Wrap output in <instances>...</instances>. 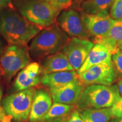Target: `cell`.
<instances>
[{"mask_svg": "<svg viewBox=\"0 0 122 122\" xmlns=\"http://www.w3.org/2000/svg\"><path fill=\"white\" fill-rule=\"evenodd\" d=\"M48 2L61 11L66 10L72 6L74 0H46Z\"/></svg>", "mask_w": 122, "mask_h": 122, "instance_id": "7402d4cb", "label": "cell"}, {"mask_svg": "<svg viewBox=\"0 0 122 122\" xmlns=\"http://www.w3.org/2000/svg\"><path fill=\"white\" fill-rule=\"evenodd\" d=\"M85 1H87V0H74V2H73L72 6L70 7L77 10H79L80 5Z\"/></svg>", "mask_w": 122, "mask_h": 122, "instance_id": "83f0119b", "label": "cell"}, {"mask_svg": "<svg viewBox=\"0 0 122 122\" xmlns=\"http://www.w3.org/2000/svg\"><path fill=\"white\" fill-rule=\"evenodd\" d=\"M118 88V91H119V93L120 96L122 97V79H121V80L119 81V82Z\"/></svg>", "mask_w": 122, "mask_h": 122, "instance_id": "f546056e", "label": "cell"}, {"mask_svg": "<svg viewBox=\"0 0 122 122\" xmlns=\"http://www.w3.org/2000/svg\"><path fill=\"white\" fill-rule=\"evenodd\" d=\"M115 0H87L80 5L79 10L88 14L108 15Z\"/></svg>", "mask_w": 122, "mask_h": 122, "instance_id": "ac0fdd59", "label": "cell"}, {"mask_svg": "<svg viewBox=\"0 0 122 122\" xmlns=\"http://www.w3.org/2000/svg\"><path fill=\"white\" fill-rule=\"evenodd\" d=\"M27 45H9L0 57V73L7 82L30 63Z\"/></svg>", "mask_w": 122, "mask_h": 122, "instance_id": "5b68a950", "label": "cell"}, {"mask_svg": "<svg viewBox=\"0 0 122 122\" xmlns=\"http://www.w3.org/2000/svg\"><path fill=\"white\" fill-rule=\"evenodd\" d=\"M51 122H68V119L67 118H59L57 119H55L52 120Z\"/></svg>", "mask_w": 122, "mask_h": 122, "instance_id": "f1b7e54d", "label": "cell"}, {"mask_svg": "<svg viewBox=\"0 0 122 122\" xmlns=\"http://www.w3.org/2000/svg\"><path fill=\"white\" fill-rule=\"evenodd\" d=\"M94 43L88 39L72 37L63 47L61 52L67 56L74 71H78L84 63Z\"/></svg>", "mask_w": 122, "mask_h": 122, "instance_id": "9c48e42d", "label": "cell"}, {"mask_svg": "<svg viewBox=\"0 0 122 122\" xmlns=\"http://www.w3.org/2000/svg\"><path fill=\"white\" fill-rule=\"evenodd\" d=\"M52 105V98L46 91L35 90L31 110L29 116L30 122H40Z\"/></svg>", "mask_w": 122, "mask_h": 122, "instance_id": "4fadbf2b", "label": "cell"}, {"mask_svg": "<svg viewBox=\"0 0 122 122\" xmlns=\"http://www.w3.org/2000/svg\"><path fill=\"white\" fill-rule=\"evenodd\" d=\"M41 73L40 65L37 62H30L18 73L14 86L16 91H20L36 86L41 82Z\"/></svg>", "mask_w": 122, "mask_h": 122, "instance_id": "7c38bea8", "label": "cell"}, {"mask_svg": "<svg viewBox=\"0 0 122 122\" xmlns=\"http://www.w3.org/2000/svg\"><path fill=\"white\" fill-rule=\"evenodd\" d=\"M13 5L24 18L43 28L56 23L61 12L46 0H14Z\"/></svg>", "mask_w": 122, "mask_h": 122, "instance_id": "3957f363", "label": "cell"}, {"mask_svg": "<svg viewBox=\"0 0 122 122\" xmlns=\"http://www.w3.org/2000/svg\"><path fill=\"white\" fill-rule=\"evenodd\" d=\"M119 97L118 86L116 85H89L83 89L77 102V106L79 109L109 108Z\"/></svg>", "mask_w": 122, "mask_h": 122, "instance_id": "277c9868", "label": "cell"}, {"mask_svg": "<svg viewBox=\"0 0 122 122\" xmlns=\"http://www.w3.org/2000/svg\"><path fill=\"white\" fill-rule=\"evenodd\" d=\"M80 12L82 20L91 36H103L110 30L114 20L110 15L88 14L81 10Z\"/></svg>", "mask_w": 122, "mask_h": 122, "instance_id": "8fae6325", "label": "cell"}, {"mask_svg": "<svg viewBox=\"0 0 122 122\" xmlns=\"http://www.w3.org/2000/svg\"><path fill=\"white\" fill-rule=\"evenodd\" d=\"M93 42L104 46L111 55L119 51L122 46V20H114L109 31L103 36L94 37Z\"/></svg>", "mask_w": 122, "mask_h": 122, "instance_id": "5bb4252c", "label": "cell"}, {"mask_svg": "<svg viewBox=\"0 0 122 122\" xmlns=\"http://www.w3.org/2000/svg\"><path fill=\"white\" fill-rule=\"evenodd\" d=\"M2 95L3 91L2 88L0 86V122H11V118L7 115L3 108L2 105Z\"/></svg>", "mask_w": 122, "mask_h": 122, "instance_id": "d4e9b609", "label": "cell"}, {"mask_svg": "<svg viewBox=\"0 0 122 122\" xmlns=\"http://www.w3.org/2000/svg\"><path fill=\"white\" fill-rule=\"evenodd\" d=\"M78 79L75 71H66L45 74L41 78L40 83L50 88H58Z\"/></svg>", "mask_w": 122, "mask_h": 122, "instance_id": "2e32d148", "label": "cell"}, {"mask_svg": "<svg viewBox=\"0 0 122 122\" xmlns=\"http://www.w3.org/2000/svg\"><path fill=\"white\" fill-rule=\"evenodd\" d=\"M5 49V48L4 46V45H3L2 41L0 40V57H1V55H2L3 52H4Z\"/></svg>", "mask_w": 122, "mask_h": 122, "instance_id": "1f68e13d", "label": "cell"}, {"mask_svg": "<svg viewBox=\"0 0 122 122\" xmlns=\"http://www.w3.org/2000/svg\"><path fill=\"white\" fill-rule=\"evenodd\" d=\"M68 122H84L80 117V114L77 110L74 111L68 119Z\"/></svg>", "mask_w": 122, "mask_h": 122, "instance_id": "484cf974", "label": "cell"}, {"mask_svg": "<svg viewBox=\"0 0 122 122\" xmlns=\"http://www.w3.org/2000/svg\"><path fill=\"white\" fill-rule=\"evenodd\" d=\"M110 17L113 20H122V0H115L110 8Z\"/></svg>", "mask_w": 122, "mask_h": 122, "instance_id": "44dd1931", "label": "cell"}, {"mask_svg": "<svg viewBox=\"0 0 122 122\" xmlns=\"http://www.w3.org/2000/svg\"><path fill=\"white\" fill-rule=\"evenodd\" d=\"M117 76V72L111 59L94 66L78 74V79L83 86L92 84L110 86L114 83Z\"/></svg>", "mask_w": 122, "mask_h": 122, "instance_id": "52a82bcc", "label": "cell"}, {"mask_svg": "<svg viewBox=\"0 0 122 122\" xmlns=\"http://www.w3.org/2000/svg\"><path fill=\"white\" fill-rule=\"evenodd\" d=\"M120 50V51H122V46L121 47V48H120V50Z\"/></svg>", "mask_w": 122, "mask_h": 122, "instance_id": "d6a6232c", "label": "cell"}, {"mask_svg": "<svg viewBox=\"0 0 122 122\" xmlns=\"http://www.w3.org/2000/svg\"><path fill=\"white\" fill-rule=\"evenodd\" d=\"M111 60L117 74L122 76V51L119 50L112 55Z\"/></svg>", "mask_w": 122, "mask_h": 122, "instance_id": "603a6c76", "label": "cell"}, {"mask_svg": "<svg viewBox=\"0 0 122 122\" xmlns=\"http://www.w3.org/2000/svg\"><path fill=\"white\" fill-rule=\"evenodd\" d=\"M41 68L44 75L66 71H74L67 56L62 52L50 55L42 61Z\"/></svg>", "mask_w": 122, "mask_h": 122, "instance_id": "9a60e30c", "label": "cell"}, {"mask_svg": "<svg viewBox=\"0 0 122 122\" xmlns=\"http://www.w3.org/2000/svg\"><path fill=\"white\" fill-rule=\"evenodd\" d=\"M35 89L30 88L6 97L2 105L7 115L15 122H25L29 119Z\"/></svg>", "mask_w": 122, "mask_h": 122, "instance_id": "8992f818", "label": "cell"}, {"mask_svg": "<svg viewBox=\"0 0 122 122\" xmlns=\"http://www.w3.org/2000/svg\"><path fill=\"white\" fill-rule=\"evenodd\" d=\"M42 29L24 18L13 5L0 10V35L9 45H26Z\"/></svg>", "mask_w": 122, "mask_h": 122, "instance_id": "6da1fadb", "label": "cell"}, {"mask_svg": "<svg viewBox=\"0 0 122 122\" xmlns=\"http://www.w3.org/2000/svg\"><path fill=\"white\" fill-rule=\"evenodd\" d=\"M111 59V53L106 47L100 44H94L88 54L84 63L77 71V74H81L94 66Z\"/></svg>", "mask_w": 122, "mask_h": 122, "instance_id": "e0dca14e", "label": "cell"}, {"mask_svg": "<svg viewBox=\"0 0 122 122\" xmlns=\"http://www.w3.org/2000/svg\"><path fill=\"white\" fill-rule=\"evenodd\" d=\"M70 39L57 23L45 27L32 39L28 48L30 57L40 58L58 53Z\"/></svg>", "mask_w": 122, "mask_h": 122, "instance_id": "7a4b0ae2", "label": "cell"}, {"mask_svg": "<svg viewBox=\"0 0 122 122\" xmlns=\"http://www.w3.org/2000/svg\"><path fill=\"white\" fill-rule=\"evenodd\" d=\"M84 122H109L112 118L110 108H86L80 113Z\"/></svg>", "mask_w": 122, "mask_h": 122, "instance_id": "d6986e66", "label": "cell"}, {"mask_svg": "<svg viewBox=\"0 0 122 122\" xmlns=\"http://www.w3.org/2000/svg\"><path fill=\"white\" fill-rule=\"evenodd\" d=\"M112 118H122V97H120L115 101L110 107Z\"/></svg>", "mask_w": 122, "mask_h": 122, "instance_id": "cb8c5ba5", "label": "cell"}, {"mask_svg": "<svg viewBox=\"0 0 122 122\" xmlns=\"http://www.w3.org/2000/svg\"><path fill=\"white\" fill-rule=\"evenodd\" d=\"M13 6L12 0H0V10Z\"/></svg>", "mask_w": 122, "mask_h": 122, "instance_id": "4316f807", "label": "cell"}, {"mask_svg": "<svg viewBox=\"0 0 122 122\" xmlns=\"http://www.w3.org/2000/svg\"><path fill=\"white\" fill-rule=\"evenodd\" d=\"M75 106L72 105H66L62 103H56L51 105V107L42 119L43 121H50L55 119L62 118L64 116L74 109Z\"/></svg>", "mask_w": 122, "mask_h": 122, "instance_id": "ffe728a7", "label": "cell"}, {"mask_svg": "<svg viewBox=\"0 0 122 122\" xmlns=\"http://www.w3.org/2000/svg\"><path fill=\"white\" fill-rule=\"evenodd\" d=\"M109 122H122V118H116V117H113V118L110 120Z\"/></svg>", "mask_w": 122, "mask_h": 122, "instance_id": "4dcf8cb0", "label": "cell"}, {"mask_svg": "<svg viewBox=\"0 0 122 122\" xmlns=\"http://www.w3.org/2000/svg\"><path fill=\"white\" fill-rule=\"evenodd\" d=\"M83 86L77 79L61 87L51 88L50 89L51 98L56 103L74 105L80 98Z\"/></svg>", "mask_w": 122, "mask_h": 122, "instance_id": "30bf717a", "label": "cell"}, {"mask_svg": "<svg viewBox=\"0 0 122 122\" xmlns=\"http://www.w3.org/2000/svg\"><path fill=\"white\" fill-rule=\"evenodd\" d=\"M57 23L68 36L88 39L91 36L78 10L70 7L61 12Z\"/></svg>", "mask_w": 122, "mask_h": 122, "instance_id": "ba28073f", "label": "cell"}]
</instances>
